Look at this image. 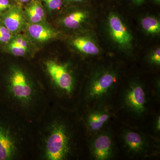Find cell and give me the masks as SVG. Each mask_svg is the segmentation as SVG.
<instances>
[{
  "instance_id": "ba28073f",
  "label": "cell",
  "mask_w": 160,
  "mask_h": 160,
  "mask_svg": "<svg viewBox=\"0 0 160 160\" xmlns=\"http://www.w3.org/2000/svg\"><path fill=\"white\" fill-rule=\"evenodd\" d=\"M88 157L94 160H110L118 153L116 134L110 125L86 138Z\"/></svg>"
},
{
  "instance_id": "30bf717a",
  "label": "cell",
  "mask_w": 160,
  "mask_h": 160,
  "mask_svg": "<svg viewBox=\"0 0 160 160\" xmlns=\"http://www.w3.org/2000/svg\"><path fill=\"white\" fill-rule=\"evenodd\" d=\"M109 32L112 39L122 47H129L132 41V36L122 21L115 13H111L109 18Z\"/></svg>"
},
{
  "instance_id": "603a6c76",
  "label": "cell",
  "mask_w": 160,
  "mask_h": 160,
  "mask_svg": "<svg viewBox=\"0 0 160 160\" xmlns=\"http://www.w3.org/2000/svg\"><path fill=\"white\" fill-rule=\"evenodd\" d=\"M10 8L9 0H0V12Z\"/></svg>"
},
{
  "instance_id": "e0dca14e",
  "label": "cell",
  "mask_w": 160,
  "mask_h": 160,
  "mask_svg": "<svg viewBox=\"0 0 160 160\" xmlns=\"http://www.w3.org/2000/svg\"><path fill=\"white\" fill-rule=\"evenodd\" d=\"M8 49L10 51V53L13 55L14 56L20 57H23L26 54L28 49L24 48L19 46L11 42L9 43Z\"/></svg>"
},
{
  "instance_id": "7402d4cb",
  "label": "cell",
  "mask_w": 160,
  "mask_h": 160,
  "mask_svg": "<svg viewBox=\"0 0 160 160\" xmlns=\"http://www.w3.org/2000/svg\"><path fill=\"white\" fill-rule=\"evenodd\" d=\"M150 61L151 63L159 66L160 64V49H157L150 57Z\"/></svg>"
},
{
  "instance_id": "9a60e30c",
  "label": "cell",
  "mask_w": 160,
  "mask_h": 160,
  "mask_svg": "<svg viewBox=\"0 0 160 160\" xmlns=\"http://www.w3.org/2000/svg\"><path fill=\"white\" fill-rule=\"evenodd\" d=\"M87 17L86 12L82 10L74 12L64 18L63 24L69 29H76L80 27Z\"/></svg>"
},
{
  "instance_id": "9c48e42d",
  "label": "cell",
  "mask_w": 160,
  "mask_h": 160,
  "mask_svg": "<svg viewBox=\"0 0 160 160\" xmlns=\"http://www.w3.org/2000/svg\"><path fill=\"white\" fill-rule=\"evenodd\" d=\"M86 131V138L91 136L109 125L116 118L113 104H98L77 109Z\"/></svg>"
},
{
  "instance_id": "52a82bcc",
  "label": "cell",
  "mask_w": 160,
  "mask_h": 160,
  "mask_svg": "<svg viewBox=\"0 0 160 160\" xmlns=\"http://www.w3.org/2000/svg\"><path fill=\"white\" fill-rule=\"evenodd\" d=\"M118 139L126 154L131 158L151 157L158 154L159 140L140 127H122Z\"/></svg>"
},
{
  "instance_id": "cb8c5ba5",
  "label": "cell",
  "mask_w": 160,
  "mask_h": 160,
  "mask_svg": "<svg viewBox=\"0 0 160 160\" xmlns=\"http://www.w3.org/2000/svg\"><path fill=\"white\" fill-rule=\"evenodd\" d=\"M145 1V0H132L133 2H134L135 4H136L137 5H141V4H142Z\"/></svg>"
},
{
  "instance_id": "4316f807",
  "label": "cell",
  "mask_w": 160,
  "mask_h": 160,
  "mask_svg": "<svg viewBox=\"0 0 160 160\" xmlns=\"http://www.w3.org/2000/svg\"><path fill=\"white\" fill-rule=\"evenodd\" d=\"M155 2L157 3L158 4H159L160 0H154Z\"/></svg>"
},
{
  "instance_id": "8fae6325",
  "label": "cell",
  "mask_w": 160,
  "mask_h": 160,
  "mask_svg": "<svg viewBox=\"0 0 160 160\" xmlns=\"http://www.w3.org/2000/svg\"><path fill=\"white\" fill-rule=\"evenodd\" d=\"M30 37L39 42H46L57 38L58 32L50 26L41 22L31 23L27 26Z\"/></svg>"
},
{
  "instance_id": "2e32d148",
  "label": "cell",
  "mask_w": 160,
  "mask_h": 160,
  "mask_svg": "<svg viewBox=\"0 0 160 160\" xmlns=\"http://www.w3.org/2000/svg\"><path fill=\"white\" fill-rule=\"evenodd\" d=\"M142 25L145 31L150 34H158L160 32V23L156 18L146 17L142 21Z\"/></svg>"
},
{
  "instance_id": "5b68a950",
  "label": "cell",
  "mask_w": 160,
  "mask_h": 160,
  "mask_svg": "<svg viewBox=\"0 0 160 160\" xmlns=\"http://www.w3.org/2000/svg\"><path fill=\"white\" fill-rule=\"evenodd\" d=\"M155 89H150L137 80L129 81L120 86L114 101L116 117L122 116L124 123L130 126L140 127L141 123L148 119L151 114L153 100L158 102Z\"/></svg>"
},
{
  "instance_id": "6da1fadb",
  "label": "cell",
  "mask_w": 160,
  "mask_h": 160,
  "mask_svg": "<svg viewBox=\"0 0 160 160\" xmlns=\"http://www.w3.org/2000/svg\"><path fill=\"white\" fill-rule=\"evenodd\" d=\"M33 160H80L88 156L85 128L77 109L49 103L32 123Z\"/></svg>"
},
{
  "instance_id": "ac0fdd59",
  "label": "cell",
  "mask_w": 160,
  "mask_h": 160,
  "mask_svg": "<svg viewBox=\"0 0 160 160\" xmlns=\"http://www.w3.org/2000/svg\"><path fill=\"white\" fill-rule=\"evenodd\" d=\"M12 33L6 26L0 25V42L9 43L13 38Z\"/></svg>"
},
{
  "instance_id": "277c9868",
  "label": "cell",
  "mask_w": 160,
  "mask_h": 160,
  "mask_svg": "<svg viewBox=\"0 0 160 160\" xmlns=\"http://www.w3.org/2000/svg\"><path fill=\"white\" fill-rule=\"evenodd\" d=\"M44 78L40 81L49 103L77 109L83 82L79 81L71 65L49 59L42 63Z\"/></svg>"
},
{
  "instance_id": "44dd1931",
  "label": "cell",
  "mask_w": 160,
  "mask_h": 160,
  "mask_svg": "<svg viewBox=\"0 0 160 160\" xmlns=\"http://www.w3.org/2000/svg\"><path fill=\"white\" fill-rule=\"evenodd\" d=\"M10 42L14 43L15 44L22 46L24 48L28 49V43L25 38L22 37H16L14 38H12Z\"/></svg>"
},
{
  "instance_id": "484cf974",
  "label": "cell",
  "mask_w": 160,
  "mask_h": 160,
  "mask_svg": "<svg viewBox=\"0 0 160 160\" xmlns=\"http://www.w3.org/2000/svg\"><path fill=\"white\" fill-rule=\"evenodd\" d=\"M30 0H20L21 2L23 3L27 2H29Z\"/></svg>"
},
{
  "instance_id": "5bb4252c",
  "label": "cell",
  "mask_w": 160,
  "mask_h": 160,
  "mask_svg": "<svg viewBox=\"0 0 160 160\" xmlns=\"http://www.w3.org/2000/svg\"><path fill=\"white\" fill-rule=\"evenodd\" d=\"M72 44L75 48L85 54L95 55L99 53L98 46L88 38H76L72 40Z\"/></svg>"
},
{
  "instance_id": "7a4b0ae2",
  "label": "cell",
  "mask_w": 160,
  "mask_h": 160,
  "mask_svg": "<svg viewBox=\"0 0 160 160\" xmlns=\"http://www.w3.org/2000/svg\"><path fill=\"white\" fill-rule=\"evenodd\" d=\"M27 69L16 63L9 65L0 78V102L34 123L49 102L39 79Z\"/></svg>"
},
{
  "instance_id": "ffe728a7",
  "label": "cell",
  "mask_w": 160,
  "mask_h": 160,
  "mask_svg": "<svg viewBox=\"0 0 160 160\" xmlns=\"http://www.w3.org/2000/svg\"><path fill=\"white\" fill-rule=\"evenodd\" d=\"M43 1L50 10L59 9L63 4V0H43Z\"/></svg>"
},
{
  "instance_id": "4fadbf2b",
  "label": "cell",
  "mask_w": 160,
  "mask_h": 160,
  "mask_svg": "<svg viewBox=\"0 0 160 160\" xmlns=\"http://www.w3.org/2000/svg\"><path fill=\"white\" fill-rule=\"evenodd\" d=\"M25 14L31 23L41 22L46 16L42 6L38 1L32 2L26 7Z\"/></svg>"
},
{
  "instance_id": "d4e9b609",
  "label": "cell",
  "mask_w": 160,
  "mask_h": 160,
  "mask_svg": "<svg viewBox=\"0 0 160 160\" xmlns=\"http://www.w3.org/2000/svg\"><path fill=\"white\" fill-rule=\"evenodd\" d=\"M68 2H82L84 0H67Z\"/></svg>"
},
{
  "instance_id": "8992f818",
  "label": "cell",
  "mask_w": 160,
  "mask_h": 160,
  "mask_svg": "<svg viewBox=\"0 0 160 160\" xmlns=\"http://www.w3.org/2000/svg\"><path fill=\"white\" fill-rule=\"evenodd\" d=\"M120 82L118 71L112 66L96 69L82 83L77 109L98 104H113L121 86Z\"/></svg>"
},
{
  "instance_id": "3957f363",
  "label": "cell",
  "mask_w": 160,
  "mask_h": 160,
  "mask_svg": "<svg viewBox=\"0 0 160 160\" xmlns=\"http://www.w3.org/2000/svg\"><path fill=\"white\" fill-rule=\"evenodd\" d=\"M0 160H33L32 123L1 102Z\"/></svg>"
},
{
  "instance_id": "7c38bea8",
  "label": "cell",
  "mask_w": 160,
  "mask_h": 160,
  "mask_svg": "<svg viewBox=\"0 0 160 160\" xmlns=\"http://www.w3.org/2000/svg\"><path fill=\"white\" fill-rule=\"evenodd\" d=\"M3 22L6 28L11 32H16L22 28L25 24L24 14L20 8H9L3 17Z\"/></svg>"
},
{
  "instance_id": "d6986e66",
  "label": "cell",
  "mask_w": 160,
  "mask_h": 160,
  "mask_svg": "<svg viewBox=\"0 0 160 160\" xmlns=\"http://www.w3.org/2000/svg\"><path fill=\"white\" fill-rule=\"evenodd\" d=\"M152 123V129L153 133L152 135L155 137L158 138L160 132V115L159 113L155 115Z\"/></svg>"
}]
</instances>
